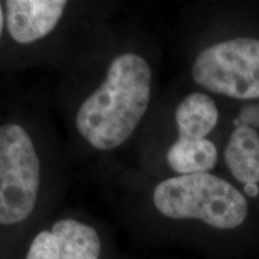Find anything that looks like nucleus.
Masks as SVG:
<instances>
[{"label":"nucleus","instance_id":"nucleus-2","mask_svg":"<svg viewBox=\"0 0 259 259\" xmlns=\"http://www.w3.org/2000/svg\"><path fill=\"white\" fill-rule=\"evenodd\" d=\"M154 204L169 219L200 220L218 229L236 228L248 212L245 197L228 181L210 173L162 181L154 191Z\"/></svg>","mask_w":259,"mask_h":259},{"label":"nucleus","instance_id":"nucleus-8","mask_svg":"<svg viewBox=\"0 0 259 259\" xmlns=\"http://www.w3.org/2000/svg\"><path fill=\"white\" fill-rule=\"evenodd\" d=\"M61 259H99L101 241L95 229L72 219L59 220L52 227Z\"/></svg>","mask_w":259,"mask_h":259},{"label":"nucleus","instance_id":"nucleus-5","mask_svg":"<svg viewBox=\"0 0 259 259\" xmlns=\"http://www.w3.org/2000/svg\"><path fill=\"white\" fill-rule=\"evenodd\" d=\"M66 2L63 0H8L6 24L18 44H31L47 36L56 28Z\"/></svg>","mask_w":259,"mask_h":259},{"label":"nucleus","instance_id":"nucleus-10","mask_svg":"<svg viewBox=\"0 0 259 259\" xmlns=\"http://www.w3.org/2000/svg\"><path fill=\"white\" fill-rule=\"evenodd\" d=\"M25 259H61L59 246L52 232H41L35 236Z\"/></svg>","mask_w":259,"mask_h":259},{"label":"nucleus","instance_id":"nucleus-7","mask_svg":"<svg viewBox=\"0 0 259 259\" xmlns=\"http://www.w3.org/2000/svg\"><path fill=\"white\" fill-rule=\"evenodd\" d=\"M176 121L179 138L204 139L218 124V106L206 94H190L178 106Z\"/></svg>","mask_w":259,"mask_h":259},{"label":"nucleus","instance_id":"nucleus-6","mask_svg":"<svg viewBox=\"0 0 259 259\" xmlns=\"http://www.w3.org/2000/svg\"><path fill=\"white\" fill-rule=\"evenodd\" d=\"M225 160L231 173L242 184L259 181V136L246 125L238 126L229 138Z\"/></svg>","mask_w":259,"mask_h":259},{"label":"nucleus","instance_id":"nucleus-4","mask_svg":"<svg viewBox=\"0 0 259 259\" xmlns=\"http://www.w3.org/2000/svg\"><path fill=\"white\" fill-rule=\"evenodd\" d=\"M194 82L238 100L259 97V40L239 37L200 52L192 66Z\"/></svg>","mask_w":259,"mask_h":259},{"label":"nucleus","instance_id":"nucleus-9","mask_svg":"<svg viewBox=\"0 0 259 259\" xmlns=\"http://www.w3.org/2000/svg\"><path fill=\"white\" fill-rule=\"evenodd\" d=\"M169 167L180 176L209 173L218 162V149L209 139L178 138L167 153Z\"/></svg>","mask_w":259,"mask_h":259},{"label":"nucleus","instance_id":"nucleus-3","mask_svg":"<svg viewBox=\"0 0 259 259\" xmlns=\"http://www.w3.org/2000/svg\"><path fill=\"white\" fill-rule=\"evenodd\" d=\"M40 187V161L28 132L17 124L0 126V225L30 215Z\"/></svg>","mask_w":259,"mask_h":259},{"label":"nucleus","instance_id":"nucleus-12","mask_svg":"<svg viewBox=\"0 0 259 259\" xmlns=\"http://www.w3.org/2000/svg\"><path fill=\"white\" fill-rule=\"evenodd\" d=\"M3 27H4V14H3V8L2 3H0V35H2Z\"/></svg>","mask_w":259,"mask_h":259},{"label":"nucleus","instance_id":"nucleus-1","mask_svg":"<svg viewBox=\"0 0 259 259\" xmlns=\"http://www.w3.org/2000/svg\"><path fill=\"white\" fill-rule=\"evenodd\" d=\"M151 70L143 58L124 53L109 64L101 85L80 105L76 126L99 150L118 148L134 134L150 101Z\"/></svg>","mask_w":259,"mask_h":259},{"label":"nucleus","instance_id":"nucleus-11","mask_svg":"<svg viewBox=\"0 0 259 259\" xmlns=\"http://www.w3.org/2000/svg\"><path fill=\"white\" fill-rule=\"evenodd\" d=\"M244 192L247 194L248 197H252V198H254V197H257L259 194V187H258L257 184H254V183L246 184L245 187H244Z\"/></svg>","mask_w":259,"mask_h":259}]
</instances>
